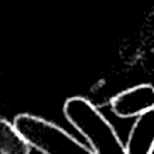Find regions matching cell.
<instances>
[{
	"label": "cell",
	"instance_id": "3957f363",
	"mask_svg": "<svg viewBox=\"0 0 154 154\" xmlns=\"http://www.w3.org/2000/svg\"><path fill=\"white\" fill-rule=\"evenodd\" d=\"M111 109L119 118L140 117L154 109V85L138 84L120 91L111 100Z\"/></svg>",
	"mask_w": 154,
	"mask_h": 154
},
{
	"label": "cell",
	"instance_id": "7a4b0ae2",
	"mask_svg": "<svg viewBox=\"0 0 154 154\" xmlns=\"http://www.w3.org/2000/svg\"><path fill=\"white\" fill-rule=\"evenodd\" d=\"M13 124L30 146L43 154H95L63 128L41 117L22 113Z\"/></svg>",
	"mask_w": 154,
	"mask_h": 154
},
{
	"label": "cell",
	"instance_id": "5b68a950",
	"mask_svg": "<svg viewBox=\"0 0 154 154\" xmlns=\"http://www.w3.org/2000/svg\"><path fill=\"white\" fill-rule=\"evenodd\" d=\"M30 143L17 130L13 123L2 118L0 120V153L1 154H30Z\"/></svg>",
	"mask_w": 154,
	"mask_h": 154
},
{
	"label": "cell",
	"instance_id": "277c9868",
	"mask_svg": "<svg viewBox=\"0 0 154 154\" xmlns=\"http://www.w3.org/2000/svg\"><path fill=\"white\" fill-rule=\"evenodd\" d=\"M125 147L128 154H150L154 148V109L137 117Z\"/></svg>",
	"mask_w": 154,
	"mask_h": 154
},
{
	"label": "cell",
	"instance_id": "8992f818",
	"mask_svg": "<svg viewBox=\"0 0 154 154\" xmlns=\"http://www.w3.org/2000/svg\"><path fill=\"white\" fill-rule=\"evenodd\" d=\"M150 154H154V148L152 149V152H150Z\"/></svg>",
	"mask_w": 154,
	"mask_h": 154
},
{
	"label": "cell",
	"instance_id": "6da1fadb",
	"mask_svg": "<svg viewBox=\"0 0 154 154\" xmlns=\"http://www.w3.org/2000/svg\"><path fill=\"white\" fill-rule=\"evenodd\" d=\"M63 112L69 123L89 142L95 154H128L112 124L89 100L82 96L70 97L65 101Z\"/></svg>",
	"mask_w": 154,
	"mask_h": 154
}]
</instances>
